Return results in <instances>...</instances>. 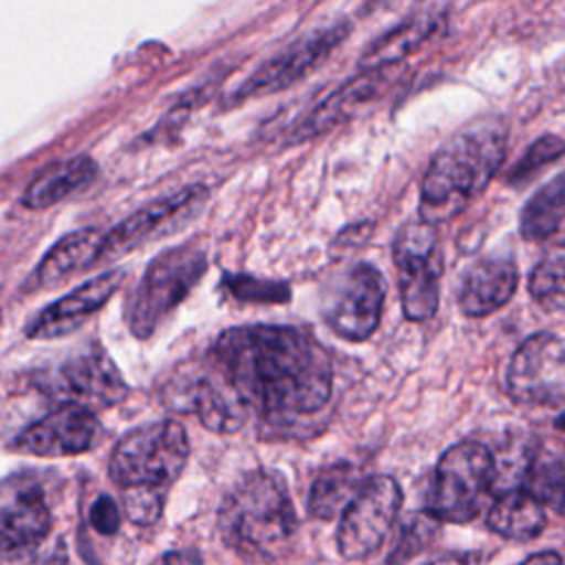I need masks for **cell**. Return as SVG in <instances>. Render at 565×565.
<instances>
[{"label": "cell", "instance_id": "obj_27", "mask_svg": "<svg viewBox=\"0 0 565 565\" xmlns=\"http://www.w3.org/2000/svg\"><path fill=\"white\" fill-rule=\"evenodd\" d=\"M530 294L547 311H565V245L545 254L530 274Z\"/></svg>", "mask_w": 565, "mask_h": 565}, {"label": "cell", "instance_id": "obj_20", "mask_svg": "<svg viewBox=\"0 0 565 565\" xmlns=\"http://www.w3.org/2000/svg\"><path fill=\"white\" fill-rule=\"evenodd\" d=\"M446 15L441 7H428L408 15L397 26L380 35L360 57V71H386L406 55L422 49L430 38L444 29Z\"/></svg>", "mask_w": 565, "mask_h": 565}, {"label": "cell", "instance_id": "obj_32", "mask_svg": "<svg viewBox=\"0 0 565 565\" xmlns=\"http://www.w3.org/2000/svg\"><path fill=\"white\" fill-rule=\"evenodd\" d=\"M477 561L472 556L463 554H426L422 558H413L406 565H475Z\"/></svg>", "mask_w": 565, "mask_h": 565}, {"label": "cell", "instance_id": "obj_19", "mask_svg": "<svg viewBox=\"0 0 565 565\" xmlns=\"http://www.w3.org/2000/svg\"><path fill=\"white\" fill-rule=\"evenodd\" d=\"M519 271L514 260L486 256L475 260L461 276L457 305L470 318H483L501 309L516 291Z\"/></svg>", "mask_w": 565, "mask_h": 565}, {"label": "cell", "instance_id": "obj_13", "mask_svg": "<svg viewBox=\"0 0 565 565\" xmlns=\"http://www.w3.org/2000/svg\"><path fill=\"white\" fill-rule=\"evenodd\" d=\"M386 298L384 276L369 263L351 267L324 307V322L344 340L362 342L380 324Z\"/></svg>", "mask_w": 565, "mask_h": 565}, {"label": "cell", "instance_id": "obj_17", "mask_svg": "<svg viewBox=\"0 0 565 565\" xmlns=\"http://www.w3.org/2000/svg\"><path fill=\"white\" fill-rule=\"evenodd\" d=\"M201 196H205V190L201 185L183 188L170 196H161L152 201L150 205H143L135 214L126 216L119 225H115L106 236L99 254V263H110L128 252L141 247L148 238L157 234L161 225H168L172 218L183 214L188 207H192Z\"/></svg>", "mask_w": 565, "mask_h": 565}, {"label": "cell", "instance_id": "obj_29", "mask_svg": "<svg viewBox=\"0 0 565 565\" xmlns=\"http://www.w3.org/2000/svg\"><path fill=\"white\" fill-rule=\"evenodd\" d=\"M561 154H565V141L561 137L547 135L541 137L539 141L532 143V148L523 154V159L516 163L514 172L510 174L512 181H523L527 179L532 172H536L541 166L552 163L554 159H558Z\"/></svg>", "mask_w": 565, "mask_h": 565}, {"label": "cell", "instance_id": "obj_18", "mask_svg": "<svg viewBox=\"0 0 565 565\" xmlns=\"http://www.w3.org/2000/svg\"><path fill=\"white\" fill-rule=\"evenodd\" d=\"M388 82L386 71H366L358 77L349 79L333 93H329L320 104H316L305 117H300L289 132V143H300L305 139H311L342 119L351 117L360 106L369 104L373 97H377Z\"/></svg>", "mask_w": 565, "mask_h": 565}, {"label": "cell", "instance_id": "obj_33", "mask_svg": "<svg viewBox=\"0 0 565 565\" xmlns=\"http://www.w3.org/2000/svg\"><path fill=\"white\" fill-rule=\"evenodd\" d=\"M519 565H563V561L556 552H539V554H532L530 558H525Z\"/></svg>", "mask_w": 565, "mask_h": 565}, {"label": "cell", "instance_id": "obj_11", "mask_svg": "<svg viewBox=\"0 0 565 565\" xmlns=\"http://www.w3.org/2000/svg\"><path fill=\"white\" fill-rule=\"evenodd\" d=\"M53 525L42 483L29 472L0 479V556H15L42 545Z\"/></svg>", "mask_w": 565, "mask_h": 565}, {"label": "cell", "instance_id": "obj_12", "mask_svg": "<svg viewBox=\"0 0 565 565\" xmlns=\"http://www.w3.org/2000/svg\"><path fill=\"white\" fill-rule=\"evenodd\" d=\"M508 393L519 404H547L565 395V342L556 333L525 338L508 364Z\"/></svg>", "mask_w": 565, "mask_h": 565}, {"label": "cell", "instance_id": "obj_34", "mask_svg": "<svg viewBox=\"0 0 565 565\" xmlns=\"http://www.w3.org/2000/svg\"><path fill=\"white\" fill-rule=\"evenodd\" d=\"M556 428H558V430H563V433H565V413H563V415H558V417H556Z\"/></svg>", "mask_w": 565, "mask_h": 565}, {"label": "cell", "instance_id": "obj_2", "mask_svg": "<svg viewBox=\"0 0 565 565\" xmlns=\"http://www.w3.org/2000/svg\"><path fill=\"white\" fill-rule=\"evenodd\" d=\"M505 159V132L499 124H475L452 137L424 172L419 216L428 225L459 214L497 174Z\"/></svg>", "mask_w": 565, "mask_h": 565}, {"label": "cell", "instance_id": "obj_22", "mask_svg": "<svg viewBox=\"0 0 565 565\" xmlns=\"http://www.w3.org/2000/svg\"><path fill=\"white\" fill-rule=\"evenodd\" d=\"M97 177V163L90 157H73L66 161H57L42 170L31 185L24 190L22 203L29 210H46L73 192H82Z\"/></svg>", "mask_w": 565, "mask_h": 565}, {"label": "cell", "instance_id": "obj_31", "mask_svg": "<svg viewBox=\"0 0 565 565\" xmlns=\"http://www.w3.org/2000/svg\"><path fill=\"white\" fill-rule=\"evenodd\" d=\"M90 523L99 534H115L119 530V510L117 503L113 501V497L102 494L95 499V503L90 505Z\"/></svg>", "mask_w": 565, "mask_h": 565}, {"label": "cell", "instance_id": "obj_15", "mask_svg": "<svg viewBox=\"0 0 565 565\" xmlns=\"http://www.w3.org/2000/svg\"><path fill=\"white\" fill-rule=\"evenodd\" d=\"M99 433V422L93 411L62 404L20 430L11 450L35 457H71L93 448Z\"/></svg>", "mask_w": 565, "mask_h": 565}, {"label": "cell", "instance_id": "obj_8", "mask_svg": "<svg viewBox=\"0 0 565 565\" xmlns=\"http://www.w3.org/2000/svg\"><path fill=\"white\" fill-rule=\"evenodd\" d=\"M402 508V490L388 475L364 479L353 501L340 514L335 545L340 556L360 561L375 554L386 541Z\"/></svg>", "mask_w": 565, "mask_h": 565}, {"label": "cell", "instance_id": "obj_23", "mask_svg": "<svg viewBox=\"0 0 565 565\" xmlns=\"http://www.w3.org/2000/svg\"><path fill=\"white\" fill-rule=\"evenodd\" d=\"M488 527L514 541H527L543 532L545 527V508L523 488H508L497 492L486 516Z\"/></svg>", "mask_w": 565, "mask_h": 565}, {"label": "cell", "instance_id": "obj_30", "mask_svg": "<svg viewBox=\"0 0 565 565\" xmlns=\"http://www.w3.org/2000/svg\"><path fill=\"white\" fill-rule=\"evenodd\" d=\"M66 547L62 541H53L49 543V539L29 550V552H22V554H15V556H7L2 558L0 565H66Z\"/></svg>", "mask_w": 565, "mask_h": 565}, {"label": "cell", "instance_id": "obj_24", "mask_svg": "<svg viewBox=\"0 0 565 565\" xmlns=\"http://www.w3.org/2000/svg\"><path fill=\"white\" fill-rule=\"evenodd\" d=\"M364 481L360 479V472L355 466L340 461L329 468H324L311 483L307 508L311 516L320 521H329L347 510V505L358 494L360 486Z\"/></svg>", "mask_w": 565, "mask_h": 565}, {"label": "cell", "instance_id": "obj_14", "mask_svg": "<svg viewBox=\"0 0 565 565\" xmlns=\"http://www.w3.org/2000/svg\"><path fill=\"white\" fill-rule=\"evenodd\" d=\"M351 31V24L338 22L333 26L320 29L296 44H291L280 55L267 60L263 66H258L236 90L234 99L243 102L249 97H263L269 93L285 90L287 86L296 84L298 79L307 77L313 68H318L331 51L347 38Z\"/></svg>", "mask_w": 565, "mask_h": 565}, {"label": "cell", "instance_id": "obj_9", "mask_svg": "<svg viewBox=\"0 0 565 565\" xmlns=\"http://www.w3.org/2000/svg\"><path fill=\"white\" fill-rule=\"evenodd\" d=\"M163 397L170 408L196 415L199 422L214 433H234L249 419V413L207 358L179 369L166 384Z\"/></svg>", "mask_w": 565, "mask_h": 565}, {"label": "cell", "instance_id": "obj_4", "mask_svg": "<svg viewBox=\"0 0 565 565\" xmlns=\"http://www.w3.org/2000/svg\"><path fill=\"white\" fill-rule=\"evenodd\" d=\"M190 455L185 428L174 419L143 424L115 446L108 475L124 497L146 494L166 499V490L179 479Z\"/></svg>", "mask_w": 565, "mask_h": 565}, {"label": "cell", "instance_id": "obj_6", "mask_svg": "<svg viewBox=\"0 0 565 565\" xmlns=\"http://www.w3.org/2000/svg\"><path fill=\"white\" fill-rule=\"evenodd\" d=\"M205 263V252L196 245H177L152 258L128 305L130 331L137 338L152 335L199 282Z\"/></svg>", "mask_w": 565, "mask_h": 565}, {"label": "cell", "instance_id": "obj_5", "mask_svg": "<svg viewBox=\"0 0 565 565\" xmlns=\"http://www.w3.org/2000/svg\"><path fill=\"white\" fill-rule=\"evenodd\" d=\"M494 455L481 441L452 444L439 457L426 490V514L444 523H468L494 488Z\"/></svg>", "mask_w": 565, "mask_h": 565}, {"label": "cell", "instance_id": "obj_28", "mask_svg": "<svg viewBox=\"0 0 565 565\" xmlns=\"http://www.w3.org/2000/svg\"><path fill=\"white\" fill-rule=\"evenodd\" d=\"M225 285L238 300L285 302L289 298V287L285 282L258 280V278H249V276H227Z\"/></svg>", "mask_w": 565, "mask_h": 565}, {"label": "cell", "instance_id": "obj_26", "mask_svg": "<svg viewBox=\"0 0 565 565\" xmlns=\"http://www.w3.org/2000/svg\"><path fill=\"white\" fill-rule=\"evenodd\" d=\"M521 486L543 508L565 516V457L550 450L530 455Z\"/></svg>", "mask_w": 565, "mask_h": 565}, {"label": "cell", "instance_id": "obj_25", "mask_svg": "<svg viewBox=\"0 0 565 565\" xmlns=\"http://www.w3.org/2000/svg\"><path fill=\"white\" fill-rule=\"evenodd\" d=\"M565 221V170L547 181L525 203L519 227L525 241H545Z\"/></svg>", "mask_w": 565, "mask_h": 565}, {"label": "cell", "instance_id": "obj_21", "mask_svg": "<svg viewBox=\"0 0 565 565\" xmlns=\"http://www.w3.org/2000/svg\"><path fill=\"white\" fill-rule=\"evenodd\" d=\"M104 236L106 234H99L95 227L75 230V232L62 236L46 252V256L38 263V267L33 269V274L26 280V289L53 287L60 280H66L75 271L99 260Z\"/></svg>", "mask_w": 565, "mask_h": 565}, {"label": "cell", "instance_id": "obj_7", "mask_svg": "<svg viewBox=\"0 0 565 565\" xmlns=\"http://www.w3.org/2000/svg\"><path fill=\"white\" fill-rule=\"evenodd\" d=\"M393 260L404 316L413 322L433 318L444 274V252L433 225L424 221L404 225L393 241Z\"/></svg>", "mask_w": 565, "mask_h": 565}, {"label": "cell", "instance_id": "obj_16", "mask_svg": "<svg viewBox=\"0 0 565 565\" xmlns=\"http://www.w3.org/2000/svg\"><path fill=\"white\" fill-rule=\"evenodd\" d=\"M124 278V271L108 269L71 289L49 307H44L26 327L31 340H53L77 329L88 316L106 305Z\"/></svg>", "mask_w": 565, "mask_h": 565}, {"label": "cell", "instance_id": "obj_10", "mask_svg": "<svg viewBox=\"0 0 565 565\" xmlns=\"http://www.w3.org/2000/svg\"><path fill=\"white\" fill-rule=\"evenodd\" d=\"M46 386L62 404L82 406L86 411L115 406L128 395V384L117 364L99 344L84 347L60 362L49 373Z\"/></svg>", "mask_w": 565, "mask_h": 565}, {"label": "cell", "instance_id": "obj_1", "mask_svg": "<svg viewBox=\"0 0 565 565\" xmlns=\"http://www.w3.org/2000/svg\"><path fill=\"white\" fill-rule=\"evenodd\" d=\"M205 358L243 408L271 426L311 417L331 397V360L298 327H234L216 338Z\"/></svg>", "mask_w": 565, "mask_h": 565}, {"label": "cell", "instance_id": "obj_3", "mask_svg": "<svg viewBox=\"0 0 565 565\" xmlns=\"http://www.w3.org/2000/svg\"><path fill=\"white\" fill-rule=\"evenodd\" d=\"M298 527L285 479L271 470L245 475L218 508L223 543L247 561L280 558Z\"/></svg>", "mask_w": 565, "mask_h": 565}]
</instances>
